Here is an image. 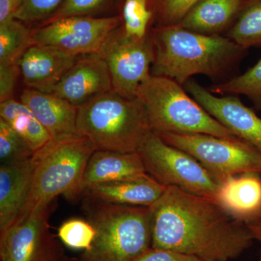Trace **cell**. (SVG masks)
Masks as SVG:
<instances>
[{"label":"cell","instance_id":"6da1fadb","mask_svg":"<svg viewBox=\"0 0 261 261\" xmlns=\"http://www.w3.org/2000/svg\"><path fill=\"white\" fill-rule=\"evenodd\" d=\"M152 248L173 250L207 261H228L251 246L246 224L214 200L176 187H166L150 206Z\"/></svg>","mask_w":261,"mask_h":261},{"label":"cell","instance_id":"7402d4cb","mask_svg":"<svg viewBox=\"0 0 261 261\" xmlns=\"http://www.w3.org/2000/svg\"><path fill=\"white\" fill-rule=\"evenodd\" d=\"M226 37L245 49L261 45V0H245Z\"/></svg>","mask_w":261,"mask_h":261},{"label":"cell","instance_id":"7c38bea8","mask_svg":"<svg viewBox=\"0 0 261 261\" xmlns=\"http://www.w3.org/2000/svg\"><path fill=\"white\" fill-rule=\"evenodd\" d=\"M187 92L221 124L238 138L246 141L261 154V118L238 97H219L195 81L184 84Z\"/></svg>","mask_w":261,"mask_h":261},{"label":"cell","instance_id":"83f0119b","mask_svg":"<svg viewBox=\"0 0 261 261\" xmlns=\"http://www.w3.org/2000/svg\"><path fill=\"white\" fill-rule=\"evenodd\" d=\"M199 0H154V10L159 27H173L182 19Z\"/></svg>","mask_w":261,"mask_h":261},{"label":"cell","instance_id":"ac0fdd59","mask_svg":"<svg viewBox=\"0 0 261 261\" xmlns=\"http://www.w3.org/2000/svg\"><path fill=\"white\" fill-rule=\"evenodd\" d=\"M33 158L0 166V233L14 224L23 210L32 185Z\"/></svg>","mask_w":261,"mask_h":261},{"label":"cell","instance_id":"2e32d148","mask_svg":"<svg viewBox=\"0 0 261 261\" xmlns=\"http://www.w3.org/2000/svg\"><path fill=\"white\" fill-rule=\"evenodd\" d=\"M216 202L233 219L247 224L261 217V172L250 171L226 178Z\"/></svg>","mask_w":261,"mask_h":261},{"label":"cell","instance_id":"4dcf8cb0","mask_svg":"<svg viewBox=\"0 0 261 261\" xmlns=\"http://www.w3.org/2000/svg\"><path fill=\"white\" fill-rule=\"evenodd\" d=\"M20 75L19 62L0 63V102L13 99L15 86Z\"/></svg>","mask_w":261,"mask_h":261},{"label":"cell","instance_id":"603a6c76","mask_svg":"<svg viewBox=\"0 0 261 261\" xmlns=\"http://www.w3.org/2000/svg\"><path fill=\"white\" fill-rule=\"evenodd\" d=\"M34 44L32 31L11 19L0 24V63H16Z\"/></svg>","mask_w":261,"mask_h":261},{"label":"cell","instance_id":"52a82bcc","mask_svg":"<svg viewBox=\"0 0 261 261\" xmlns=\"http://www.w3.org/2000/svg\"><path fill=\"white\" fill-rule=\"evenodd\" d=\"M146 171L163 186L216 201L221 183L197 160L151 132L137 151Z\"/></svg>","mask_w":261,"mask_h":261},{"label":"cell","instance_id":"d6a6232c","mask_svg":"<svg viewBox=\"0 0 261 261\" xmlns=\"http://www.w3.org/2000/svg\"><path fill=\"white\" fill-rule=\"evenodd\" d=\"M23 0H0V24L14 18Z\"/></svg>","mask_w":261,"mask_h":261},{"label":"cell","instance_id":"f1b7e54d","mask_svg":"<svg viewBox=\"0 0 261 261\" xmlns=\"http://www.w3.org/2000/svg\"><path fill=\"white\" fill-rule=\"evenodd\" d=\"M65 0H23L14 15L22 23H34L50 18Z\"/></svg>","mask_w":261,"mask_h":261},{"label":"cell","instance_id":"5bb4252c","mask_svg":"<svg viewBox=\"0 0 261 261\" xmlns=\"http://www.w3.org/2000/svg\"><path fill=\"white\" fill-rule=\"evenodd\" d=\"M77 60L57 48L33 44L20 58L19 68L28 88L49 93Z\"/></svg>","mask_w":261,"mask_h":261},{"label":"cell","instance_id":"1f68e13d","mask_svg":"<svg viewBox=\"0 0 261 261\" xmlns=\"http://www.w3.org/2000/svg\"><path fill=\"white\" fill-rule=\"evenodd\" d=\"M134 261H207L173 250L149 248Z\"/></svg>","mask_w":261,"mask_h":261},{"label":"cell","instance_id":"836d02e7","mask_svg":"<svg viewBox=\"0 0 261 261\" xmlns=\"http://www.w3.org/2000/svg\"><path fill=\"white\" fill-rule=\"evenodd\" d=\"M250 229L254 240H256L260 245V259L261 261V217L246 224Z\"/></svg>","mask_w":261,"mask_h":261},{"label":"cell","instance_id":"e575fe53","mask_svg":"<svg viewBox=\"0 0 261 261\" xmlns=\"http://www.w3.org/2000/svg\"><path fill=\"white\" fill-rule=\"evenodd\" d=\"M51 261H81L80 258L77 257H71L67 256L65 252L62 253L59 256L56 257V258L53 259Z\"/></svg>","mask_w":261,"mask_h":261},{"label":"cell","instance_id":"484cf974","mask_svg":"<svg viewBox=\"0 0 261 261\" xmlns=\"http://www.w3.org/2000/svg\"><path fill=\"white\" fill-rule=\"evenodd\" d=\"M29 144L4 120L0 118V161L1 164L27 161L34 157Z\"/></svg>","mask_w":261,"mask_h":261},{"label":"cell","instance_id":"ba28073f","mask_svg":"<svg viewBox=\"0 0 261 261\" xmlns=\"http://www.w3.org/2000/svg\"><path fill=\"white\" fill-rule=\"evenodd\" d=\"M159 135L169 145L195 158L220 183L240 173L261 172V154L242 139L205 134Z\"/></svg>","mask_w":261,"mask_h":261},{"label":"cell","instance_id":"277c9868","mask_svg":"<svg viewBox=\"0 0 261 261\" xmlns=\"http://www.w3.org/2000/svg\"><path fill=\"white\" fill-rule=\"evenodd\" d=\"M77 130L97 149L136 152L152 132L140 97L128 99L111 90L78 107Z\"/></svg>","mask_w":261,"mask_h":261},{"label":"cell","instance_id":"f546056e","mask_svg":"<svg viewBox=\"0 0 261 261\" xmlns=\"http://www.w3.org/2000/svg\"><path fill=\"white\" fill-rule=\"evenodd\" d=\"M108 0H65L58 11L45 23L59 19L75 16H88L106 5Z\"/></svg>","mask_w":261,"mask_h":261},{"label":"cell","instance_id":"44dd1931","mask_svg":"<svg viewBox=\"0 0 261 261\" xmlns=\"http://www.w3.org/2000/svg\"><path fill=\"white\" fill-rule=\"evenodd\" d=\"M0 118L23 137L34 154L44 149L51 141L47 130L21 101L10 99L1 102Z\"/></svg>","mask_w":261,"mask_h":261},{"label":"cell","instance_id":"3957f363","mask_svg":"<svg viewBox=\"0 0 261 261\" xmlns=\"http://www.w3.org/2000/svg\"><path fill=\"white\" fill-rule=\"evenodd\" d=\"M83 199L82 211L93 226L95 236L81 261H134L151 248L150 207Z\"/></svg>","mask_w":261,"mask_h":261},{"label":"cell","instance_id":"ffe728a7","mask_svg":"<svg viewBox=\"0 0 261 261\" xmlns=\"http://www.w3.org/2000/svg\"><path fill=\"white\" fill-rule=\"evenodd\" d=\"M245 0H199L178 27L204 35H221L230 28Z\"/></svg>","mask_w":261,"mask_h":261},{"label":"cell","instance_id":"8992f818","mask_svg":"<svg viewBox=\"0 0 261 261\" xmlns=\"http://www.w3.org/2000/svg\"><path fill=\"white\" fill-rule=\"evenodd\" d=\"M187 92L176 81L160 75H151L141 86L138 97L145 105L152 132L238 138Z\"/></svg>","mask_w":261,"mask_h":261},{"label":"cell","instance_id":"9c48e42d","mask_svg":"<svg viewBox=\"0 0 261 261\" xmlns=\"http://www.w3.org/2000/svg\"><path fill=\"white\" fill-rule=\"evenodd\" d=\"M99 56L107 63L113 90L122 97H138L141 86L150 78L154 60L152 32L142 38L127 37L123 27L111 34Z\"/></svg>","mask_w":261,"mask_h":261},{"label":"cell","instance_id":"5b68a950","mask_svg":"<svg viewBox=\"0 0 261 261\" xmlns=\"http://www.w3.org/2000/svg\"><path fill=\"white\" fill-rule=\"evenodd\" d=\"M97 149L88 138L79 136L60 142L51 141L34 154L30 192L19 218L49 205L61 195L77 200L86 166Z\"/></svg>","mask_w":261,"mask_h":261},{"label":"cell","instance_id":"cb8c5ba5","mask_svg":"<svg viewBox=\"0 0 261 261\" xmlns=\"http://www.w3.org/2000/svg\"><path fill=\"white\" fill-rule=\"evenodd\" d=\"M214 93L243 94L248 97L261 112V59L243 74L214 86Z\"/></svg>","mask_w":261,"mask_h":261},{"label":"cell","instance_id":"d6986e66","mask_svg":"<svg viewBox=\"0 0 261 261\" xmlns=\"http://www.w3.org/2000/svg\"><path fill=\"white\" fill-rule=\"evenodd\" d=\"M147 173L138 152L97 149L89 159L80 187V197L86 189Z\"/></svg>","mask_w":261,"mask_h":261},{"label":"cell","instance_id":"d4e9b609","mask_svg":"<svg viewBox=\"0 0 261 261\" xmlns=\"http://www.w3.org/2000/svg\"><path fill=\"white\" fill-rule=\"evenodd\" d=\"M149 0H125L122 11L123 32L127 37L142 38L149 32L153 12L149 8Z\"/></svg>","mask_w":261,"mask_h":261},{"label":"cell","instance_id":"30bf717a","mask_svg":"<svg viewBox=\"0 0 261 261\" xmlns=\"http://www.w3.org/2000/svg\"><path fill=\"white\" fill-rule=\"evenodd\" d=\"M119 17L75 16L59 19L32 31L34 44L57 48L75 57L99 54L121 27Z\"/></svg>","mask_w":261,"mask_h":261},{"label":"cell","instance_id":"8fae6325","mask_svg":"<svg viewBox=\"0 0 261 261\" xmlns=\"http://www.w3.org/2000/svg\"><path fill=\"white\" fill-rule=\"evenodd\" d=\"M56 203L21 216L0 233V261H51L64 252L49 226Z\"/></svg>","mask_w":261,"mask_h":261},{"label":"cell","instance_id":"4316f807","mask_svg":"<svg viewBox=\"0 0 261 261\" xmlns=\"http://www.w3.org/2000/svg\"><path fill=\"white\" fill-rule=\"evenodd\" d=\"M58 236L67 247L87 251L93 243L95 231L87 220L71 219L61 224Z\"/></svg>","mask_w":261,"mask_h":261},{"label":"cell","instance_id":"7a4b0ae2","mask_svg":"<svg viewBox=\"0 0 261 261\" xmlns=\"http://www.w3.org/2000/svg\"><path fill=\"white\" fill-rule=\"evenodd\" d=\"M152 36V75L168 77L181 85L194 75L224 74L245 50L227 37L204 35L178 25L159 27Z\"/></svg>","mask_w":261,"mask_h":261},{"label":"cell","instance_id":"9a60e30c","mask_svg":"<svg viewBox=\"0 0 261 261\" xmlns=\"http://www.w3.org/2000/svg\"><path fill=\"white\" fill-rule=\"evenodd\" d=\"M20 101L37 117L50 135L51 141L60 142L79 137L78 107L51 93L36 89H24Z\"/></svg>","mask_w":261,"mask_h":261},{"label":"cell","instance_id":"e0dca14e","mask_svg":"<svg viewBox=\"0 0 261 261\" xmlns=\"http://www.w3.org/2000/svg\"><path fill=\"white\" fill-rule=\"evenodd\" d=\"M166 189L148 173H145L94 185L84 190L82 197L117 205L150 207Z\"/></svg>","mask_w":261,"mask_h":261},{"label":"cell","instance_id":"4fadbf2b","mask_svg":"<svg viewBox=\"0 0 261 261\" xmlns=\"http://www.w3.org/2000/svg\"><path fill=\"white\" fill-rule=\"evenodd\" d=\"M111 90L112 80L107 63L99 54H94L79 58L49 93L80 107Z\"/></svg>","mask_w":261,"mask_h":261}]
</instances>
